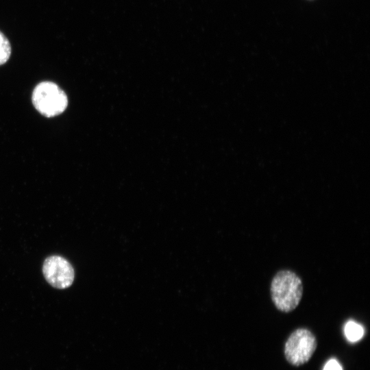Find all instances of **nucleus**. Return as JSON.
I'll list each match as a JSON object with an SVG mask.
<instances>
[{
	"instance_id": "20e7f679",
	"label": "nucleus",
	"mask_w": 370,
	"mask_h": 370,
	"mask_svg": "<svg viewBox=\"0 0 370 370\" xmlns=\"http://www.w3.org/2000/svg\"><path fill=\"white\" fill-rule=\"evenodd\" d=\"M42 273L47 282L58 289L69 287L75 277L72 265L66 259L59 256H51L45 260Z\"/></svg>"
},
{
	"instance_id": "f257e3e1",
	"label": "nucleus",
	"mask_w": 370,
	"mask_h": 370,
	"mask_svg": "<svg viewBox=\"0 0 370 370\" xmlns=\"http://www.w3.org/2000/svg\"><path fill=\"white\" fill-rule=\"evenodd\" d=\"M270 292L275 308L283 312H291L298 306L301 300L303 283L295 272L281 270L273 276Z\"/></svg>"
},
{
	"instance_id": "7ed1b4c3",
	"label": "nucleus",
	"mask_w": 370,
	"mask_h": 370,
	"mask_svg": "<svg viewBox=\"0 0 370 370\" xmlns=\"http://www.w3.org/2000/svg\"><path fill=\"white\" fill-rule=\"evenodd\" d=\"M317 339L313 333L306 328L293 331L286 341L284 355L286 360L293 366L306 363L317 348Z\"/></svg>"
},
{
	"instance_id": "f03ea898",
	"label": "nucleus",
	"mask_w": 370,
	"mask_h": 370,
	"mask_svg": "<svg viewBox=\"0 0 370 370\" xmlns=\"http://www.w3.org/2000/svg\"><path fill=\"white\" fill-rule=\"evenodd\" d=\"M32 101L43 116L50 118L62 114L68 106V97L56 83L45 81L34 88Z\"/></svg>"
},
{
	"instance_id": "0eeeda50",
	"label": "nucleus",
	"mask_w": 370,
	"mask_h": 370,
	"mask_svg": "<svg viewBox=\"0 0 370 370\" xmlns=\"http://www.w3.org/2000/svg\"><path fill=\"white\" fill-rule=\"evenodd\" d=\"M323 370H343V368L336 360L331 359L326 362Z\"/></svg>"
},
{
	"instance_id": "423d86ee",
	"label": "nucleus",
	"mask_w": 370,
	"mask_h": 370,
	"mask_svg": "<svg viewBox=\"0 0 370 370\" xmlns=\"http://www.w3.org/2000/svg\"><path fill=\"white\" fill-rule=\"evenodd\" d=\"M11 45L7 37L0 31V65L4 64L11 55Z\"/></svg>"
},
{
	"instance_id": "39448f33",
	"label": "nucleus",
	"mask_w": 370,
	"mask_h": 370,
	"mask_svg": "<svg viewBox=\"0 0 370 370\" xmlns=\"http://www.w3.org/2000/svg\"><path fill=\"white\" fill-rule=\"evenodd\" d=\"M345 335L351 342L359 341L364 334L363 328L358 323L349 321L345 325Z\"/></svg>"
}]
</instances>
